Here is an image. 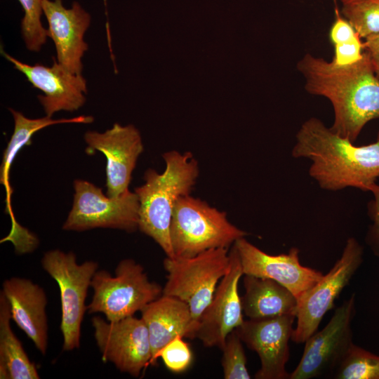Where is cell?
I'll use <instances>...</instances> for the list:
<instances>
[{
	"label": "cell",
	"mask_w": 379,
	"mask_h": 379,
	"mask_svg": "<svg viewBox=\"0 0 379 379\" xmlns=\"http://www.w3.org/2000/svg\"><path fill=\"white\" fill-rule=\"evenodd\" d=\"M305 88L327 98L333 109L331 130L354 142L366 124L379 119V79L368 53L349 65H338L310 53L297 63Z\"/></svg>",
	"instance_id": "cell-1"
},
{
	"label": "cell",
	"mask_w": 379,
	"mask_h": 379,
	"mask_svg": "<svg viewBox=\"0 0 379 379\" xmlns=\"http://www.w3.org/2000/svg\"><path fill=\"white\" fill-rule=\"evenodd\" d=\"M291 155L311 161L309 175L324 190L371 192L379 178V132L375 142L356 146L311 117L298 131Z\"/></svg>",
	"instance_id": "cell-2"
},
{
	"label": "cell",
	"mask_w": 379,
	"mask_h": 379,
	"mask_svg": "<svg viewBox=\"0 0 379 379\" xmlns=\"http://www.w3.org/2000/svg\"><path fill=\"white\" fill-rule=\"evenodd\" d=\"M163 158L164 171L147 170L145 183L135 189L139 200L138 230L157 242L167 257L175 258L170 234L173 211L180 197L190 194L199 171L190 152L171 150Z\"/></svg>",
	"instance_id": "cell-3"
},
{
	"label": "cell",
	"mask_w": 379,
	"mask_h": 379,
	"mask_svg": "<svg viewBox=\"0 0 379 379\" xmlns=\"http://www.w3.org/2000/svg\"><path fill=\"white\" fill-rule=\"evenodd\" d=\"M170 234L175 257L189 258L212 248H229L247 233L232 224L225 212L187 194L175 205Z\"/></svg>",
	"instance_id": "cell-4"
},
{
	"label": "cell",
	"mask_w": 379,
	"mask_h": 379,
	"mask_svg": "<svg viewBox=\"0 0 379 379\" xmlns=\"http://www.w3.org/2000/svg\"><path fill=\"white\" fill-rule=\"evenodd\" d=\"M230 263L227 248L205 251L193 257H167L164 267L167 281L162 294L177 298L189 307L192 317V338L197 322L210 303L220 279Z\"/></svg>",
	"instance_id": "cell-5"
},
{
	"label": "cell",
	"mask_w": 379,
	"mask_h": 379,
	"mask_svg": "<svg viewBox=\"0 0 379 379\" xmlns=\"http://www.w3.org/2000/svg\"><path fill=\"white\" fill-rule=\"evenodd\" d=\"M91 287L93 294L88 313H102L109 321L133 316L163 292V287L149 279L144 267L130 258L119 262L114 275L98 270Z\"/></svg>",
	"instance_id": "cell-6"
},
{
	"label": "cell",
	"mask_w": 379,
	"mask_h": 379,
	"mask_svg": "<svg viewBox=\"0 0 379 379\" xmlns=\"http://www.w3.org/2000/svg\"><path fill=\"white\" fill-rule=\"evenodd\" d=\"M41 266L57 282L60 289L62 349H77L80 346L81 323L88 310L86 299L98 263L88 260L79 264L73 252L55 249L44 253Z\"/></svg>",
	"instance_id": "cell-7"
},
{
	"label": "cell",
	"mask_w": 379,
	"mask_h": 379,
	"mask_svg": "<svg viewBox=\"0 0 379 379\" xmlns=\"http://www.w3.org/2000/svg\"><path fill=\"white\" fill-rule=\"evenodd\" d=\"M74 201L62 229L83 232L110 228L133 232L138 230L139 200L129 190L116 197L81 179L74 181Z\"/></svg>",
	"instance_id": "cell-8"
},
{
	"label": "cell",
	"mask_w": 379,
	"mask_h": 379,
	"mask_svg": "<svg viewBox=\"0 0 379 379\" xmlns=\"http://www.w3.org/2000/svg\"><path fill=\"white\" fill-rule=\"evenodd\" d=\"M363 255V246L350 237L333 267L298 300L297 323L291 336L293 343H305L317 331L324 316L333 309L335 300L361 266Z\"/></svg>",
	"instance_id": "cell-9"
},
{
	"label": "cell",
	"mask_w": 379,
	"mask_h": 379,
	"mask_svg": "<svg viewBox=\"0 0 379 379\" xmlns=\"http://www.w3.org/2000/svg\"><path fill=\"white\" fill-rule=\"evenodd\" d=\"M355 314V294L338 307L326 326L305 342L302 357L289 379L331 376L353 345L352 322Z\"/></svg>",
	"instance_id": "cell-10"
},
{
	"label": "cell",
	"mask_w": 379,
	"mask_h": 379,
	"mask_svg": "<svg viewBox=\"0 0 379 379\" xmlns=\"http://www.w3.org/2000/svg\"><path fill=\"white\" fill-rule=\"evenodd\" d=\"M94 338L104 361L121 372L139 377L152 357L149 332L142 318L128 317L109 321L99 316L91 319Z\"/></svg>",
	"instance_id": "cell-11"
},
{
	"label": "cell",
	"mask_w": 379,
	"mask_h": 379,
	"mask_svg": "<svg viewBox=\"0 0 379 379\" xmlns=\"http://www.w3.org/2000/svg\"><path fill=\"white\" fill-rule=\"evenodd\" d=\"M230 267L220 279L213 296L199 317L195 338L205 347L222 349L227 336L244 322L243 310L238 286L244 274L237 248L230 251Z\"/></svg>",
	"instance_id": "cell-12"
},
{
	"label": "cell",
	"mask_w": 379,
	"mask_h": 379,
	"mask_svg": "<svg viewBox=\"0 0 379 379\" xmlns=\"http://www.w3.org/2000/svg\"><path fill=\"white\" fill-rule=\"evenodd\" d=\"M295 319L294 314L249 319L234 329L241 341L260 358V368L255 378L289 379L286 366Z\"/></svg>",
	"instance_id": "cell-13"
},
{
	"label": "cell",
	"mask_w": 379,
	"mask_h": 379,
	"mask_svg": "<svg viewBox=\"0 0 379 379\" xmlns=\"http://www.w3.org/2000/svg\"><path fill=\"white\" fill-rule=\"evenodd\" d=\"M84 140L86 153L98 151L106 157L107 195L116 197L127 191L138 159L144 149L139 131L133 125L116 123L103 133L87 131Z\"/></svg>",
	"instance_id": "cell-14"
},
{
	"label": "cell",
	"mask_w": 379,
	"mask_h": 379,
	"mask_svg": "<svg viewBox=\"0 0 379 379\" xmlns=\"http://www.w3.org/2000/svg\"><path fill=\"white\" fill-rule=\"evenodd\" d=\"M241 263L244 274L272 279L288 288L298 300L323 277L315 269L301 265L300 251L296 247L290 248L287 253L268 254L245 237L234 244Z\"/></svg>",
	"instance_id": "cell-15"
},
{
	"label": "cell",
	"mask_w": 379,
	"mask_h": 379,
	"mask_svg": "<svg viewBox=\"0 0 379 379\" xmlns=\"http://www.w3.org/2000/svg\"><path fill=\"white\" fill-rule=\"evenodd\" d=\"M1 53L34 88L44 93V95H38V99L48 117L51 118L55 112L62 110L76 111L84 105L88 90L86 80L82 74L71 72L55 58L51 67L41 64L30 65L12 57L2 49Z\"/></svg>",
	"instance_id": "cell-16"
},
{
	"label": "cell",
	"mask_w": 379,
	"mask_h": 379,
	"mask_svg": "<svg viewBox=\"0 0 379 379\" xmlns=\"http://www.w3.org/2000/svg\"><path fill=\"white\" fill-rule=\"evenodd\" d=\"M42 9L48 23V37L55 46L57 61L71 72L81 74L82 58L88 50L84 35L90 25V15L77 1L67 8L62 0H43Z\"/></svg>",
	"instance_id": "cell-17"
},
{
	"label": "cell",
	"mask_w": 379,
	"mask_h": 379,
	"mask_svg": "<svg viewBox=\"0 0 379 379\" xmlns=\"http://www.w3.org/2000/svg\"><path fill=\"white\" fill-rule=\"evenodd\" d=\"M1 292L8 302L12 320L45 355L48 326L46 312L48 301L44 288L30 279L13 277L3 282Z\"/></svg>",
	"instance_id": "cell-18"
},
{
	"label": "cell",
	"mask_w": 379,
	"mask_h": 379,
	"mask_svg": "<svg viewBox=\"0 0 379 379\" xmlns=\"http://www.w3.org/2000/svg\"><path fill=\"white\" fill-rule=\"evenodd\" d=\"M140 312L152 346L150 365L157 364L159 351L176 336L193 339L190 310L182 300L162 294L147 305Z\"/></svg>",
	"instance_id": "cell-19"
},
{
	"label": "cell",
	"mask_w": 379,
	"mask_h": 379,
	"mask_svg": "<svg viewBox=\"0 0 379 379\" xmlns=\"http://www.w3.org/2000/svg\"><path fill=\"white\" fill-rule=\"evenodd\" d=\"M243 313L251 319L294 314L298 300L286 287L272 279L245 274Z\"/></svg>",
	"instance_id": "cell-20"
},
{
	"label": "cell",
	"mask_w": 379,
	"mask_h": 379,
	"mask_svg": "<svg viewBox=\"0 0 379 379\" xmlns=\"http://www.w3.org/2000/svg\"><path fill=\"white\" fill-rule=\"evenodd\" d=\"M14 120V131L7 147L3 153L0 169V182L6 190V211L11 215L12 222L16 223L11 214V196L13 189L10 184V170L17 154L21 149L32 144V138L38 131L48 126L58 124L78 123L90 124L93 121L92 116H79L71 119H53L47 116L42 118L29 119L21 112L9 109Z\"/></svg>",
	"instance_id": "cell-21"
},
{
	"label": "cell",
	"mask_w": 379,
	"mask_h": 379,
	"mask_svg": "<svg viewBox=\"0 0 379 379\" xmlns=\"http://www.w3.org/2000/svg\"><path fill=\"white\" fill-rule=\"evenodd\" d=\"M8 302L0 293V378L39 379L36 365L29 359L11 327Z\"/></svg>",
	"instance_id": "cell-22"
},
{
	"label": "cell",
	"mask_w": 379,
	"mask_h": 379,
	"mask_svg": "<svg viewBox=\"0 0 379 379\" xmlns=\"http://www.w3.org/2000/svg\"><path fill=\"white\" fill-rule=\"evenodd\" d=\"M335 20L330 29L329 38L334 46L332 61L338 65H349L363 55V41L352 25L335 8Z\"/></svg>",
	"instance_id": "cell-23"
},
{
	"label": "cell",
	"mask_w": 379,
	"mask_h": 379,
	"mask_svg": "<svg viewBox=\"0 0 379 379\" xmlns=\"http://www.w3.org/2000/svg\"><path fill=\"white\" fill-rule=\"evenodd\" d=\"M332 378L335 379H379V355L354 343Z\"/></svg>",
	"instance_id": "cell-24"
},
{
	"label": "cell",
	"mask_w": 379,
	"mask_h": 379,
	"mask_svg": "<svg viewBox=\"0 0 379 379\" xmlns=\"http://www.w3.org/2000/svg\"><path fill=\"white\" fill-rule=\"evenodd\" d=\"M342 5V15L361 39L379 33V0H350Z\"/></svg>",
	"instance_id": "cell-25"
},
{
	"label": "cell",
	"mask_w": 379,
	"mask_h": 379,
	"mask_svg": "<svg viewBox=\"0 0 379 379\" xmlns=\"http://www.w3.org/2000/svg\"><path fill=\"white\" fill-rule=\"evenodd\" d=\"M24 10L21 32L26 48L38 52L46 43L48 30L41 22L43 0H18Z\"/></svg>",
	"instance_id": "cell-26"
},
{
	"label": "cell",
	"mask_w": 379,
	"mask_h": 379,
	"mask_svg": "<svg viewBox=\"0 0 379 379\" xmlns=\"http://www.w3.org/2000/svg\"><path fill=\"white\" fill-rule=\"evenodd\" d=\"M242 341L234 330L227 336L221 364L225 379H250Z\"/></svg>",
	"instance_id": "cell-27"
},
{
	"label": "cell",
	"mask_w": 379,
	"mask_h": 379,
	"mask_svg": "<svg viewBox=\"0 0 379 379\" xmlns=\"http://www.w3.org/2000/svg\"><path fill=\"white\" fill-rule=\"evenodd\" d=\"M180 335L176 336L157 354V359L161 358L165 366L176 373L185 371L192 361V352L189 344Z\"/></svg>",
	"instance_id": "cell-28"
},
{
	"label": "cell",
	"mask_w": 379,
	"mask_h": 379,
	"mask_svg": "<svg viewBox=\"0 0 379 379\" xmlns=\"http://www.w3.org/2000/svg\"><path fill=\"white\" fill-rule=\"evenodd\" d=\"M373 199L367 205V213L371 225L367 230L365 241L374 255L379 257V185L371 189Z\"/></svg>",
	"instance_id": "cell-29"
},
{
	"label": "cell",
	"mask_w": 379,
	"mask_h": 379,
	"mask_svg": "<svg viewBox=\"0 0 379 379\" xmlns=\"http://www.w3.org/2000/svg\"><path fill=\"white\" fill-rule=\"evenodd\" d=\"M363 48L368 53L374 73L379 79V33L365 38Z\"/></svg>",
	"instance_id": "cell-30"
},
{
	"label": "cell",
	"mask_w": 379,
	"mask_h": 379,
	"mask_svg": "<svg viewBox=\"0 0 379 379\" xmlns=\"http://www.w3.org/2000/svg\"><path fill=\"white\" fill-rule=\"evenodd\" d=\"M341 1V3H345V2H347V1H349L350 0H340Z\"/></svg>",
	"instance_id": "cell-31"
}]
</instances>
